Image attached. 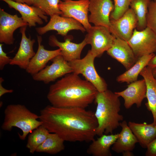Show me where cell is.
Returning a JSON list of instances; mask_svg holds the SVG:
<instances>
[{
    "label": "cell",
    "instance_id": "1",
    "mask_svg": "<svg viewBox=\"0 0 156 156\" xmlns=\"http://www.w3.org/2000/svg\"><path fill=\"white\" fill-rule=\"evenodd\" d=\"M39 119L50 133L70 142H92L98 125L94 113L81 107L48 105L40 110Z\"/></svg>",
    "mask_w": 156,
    "mask_h": 156
},
{
    "label": "cell",
    "instance_id": "2",
    "mask_svg": "<svg viewBox=\"0 0 156 156\" xmlns=\"http://www.w3.org/2000/svg\"><path fill=\"white\" fill-rule=\"evenodd\" d=\"M98 92L90 82L72 73L50 86L47 98L55 107L86 108L95 100Z\"/></svg>",
    "mask_w": 156,
    "mask_h": 156
},
{
    "label": "cell",
    "instance_id": "3",
    "mask_svg": "<svg viewBox=\"0 0 156 156\" xmlns=\"http://www.w3.org/2000/svg\"><path fill=\"white\" fill-rule=\"evenodd\" d=\"M119 97L108 89L98 92L94 100L97 104L94 115L98 123L96 135L100 136L104 133L112 134L123 120V116L119 114L121 107Z\"/></svg>",
    "mask_w": 156,
    "mask_h": 156
},
{
    "label": "cell",
    "instance_id": "4",
    "mask_svg": "<svg viewBox=\"0 0 156 156\" xmlns=\"http://www.w3.org/2000/svg\"><path fill=\"white\" fill-rule=\"evenodd\" d=\"M4 118L1 125L2 129L11 131L13 127L20 129L22 134H18L20 139L25 140L27 135L33 130L42 125L39 116L32 112L24 105L10 104L5 108Z\"/></svg>",
    "mask_w": 156,
    "mask_h": 156
},
{
    "label": "cell",
    "instance_id": "5",
    "mask_svg": "<svg viewBox=\"0 0 156 156\" xmlns=\"http://www.w3.org/2000/svg\"><path fill=\"white\" fill-rule=\"evenodd\" d=\"M95 57L89 50L83 58L68 62L73 73L81 74L86 79L95 87L99 92H102L107 89V85L104 79L97 73L94 65Z\"/></svg>",
    "mask_w": 156,
    "mask_h": 156
},
{
    "label": "cell",
    "instance_id": "6",
    "mask_svg": "<svg viewBox=\"0 0 156 156\" xmlns=\"http://www.w3.org/2000/svg\"><path fill=\"white\" fill-rule=\"evenodd\" d=\"M87 32L84 39L91 45L90 51L95 57H100L112 47L115 38L109 28L103 26H92Z\"/></svg>",
    "mask_w": 156,
    "mask_h": 156
},
{
    "label": "cell",
    "instance_id": "7",
    "mask_svg": "<svg viewBox=\"0 0 156 156\" xmlns=\"http://www.w3.org/2000/svg\"><path fill=\"white\" fill-rule=\"evenodd\" d=\"M127 42L138 59L156 52V34L148 27L141 31L135 28Z\"/></svg>",
    "mask_w": 156,
    "mask_h": 156
},
{
    "label": "cell",
    "instance_id": "8",
    "mask_svg": "<svg viewBox=\"0 0 156 156\" xmlns=\"http://www.w3.org/2000/svg\"><path fill=\"white\" fill-rule=\"evenodd\" d=\"M89 3L90 0H60L58 6L62 16L77 20L87 31L92 26L88 19Z\"/></svg>",
    "mask_w": 156,
    "mask_h": 156
},
{
    "label": "cell",
    "instance_id": "9",
    "mask_svg": "<svg viewBox=\"0 0 156 156\" xmlns=\"http://www.w3.org/2000/svg\"><path fill=\"white\" fill-rule=\"evenodd\" d=\"M51 61L52 62L50 65L46 66L32 76L34 80L48 84L66 74L73 72L72 69L68 62L61 54L56 56Z\"/></svg>",
    "mask_w": 156,
    "mask_h": 156
},
{
    "label": "cell",
    "instance_id": "10",
    "mask_svg": "<svg viewBox=\"0 0 156 156\" xmlns=\"http://www.w3.org/2000/svg\"><path fill=\"white\" fill-rule=\"evenodd\" d=\"M138 20L133 10L129 8L119 18L110 19L109 30L115 38L128 42L131 38L134 29L136 27Z\"/></svg>",
    "mask_w": 156,
    "mask_h": 156
},
{
    "label": "cell",
    "instance_id": "11",
    "mask_svg": "<svg viewBox=\"0 0 156 156\" xmlns=\"http://www.w3.org/2000/svg\"><path fill=\"white\" fill-rule=\"evenodd\" d=\"M36 30L40 35L44 34L50 31L55 30L62 36H66L68 32L72 30H79L82 32L86 31L83 25L77 20L59 15L51 17L47 25L42 27H36Z\"/></svg>",
    "mask_w": 156,
    "mask_h": 156
},
{
    "label": "cell",
    "instance_id": "12",
    "mask_svg": "<svg viewBox=\"0 0 156 156\" xmlns=\"http://www.w3.org/2000/svg\"><path fill=\"white\" fill-rule=\"evenodd\" d=\"M114 9L112 0H90L89 22L94 25L103 26L109 28L110 14Z\"/></svg>",
    "mask_w": 156,
    "mask_h": 156
},
{
    "label": "cell",
    "instance_id": "13",
    "mask_svg": "<svg viewBox=\"0 0 156 156\" xmlns=\"http://www.w3.org/2000/svg\"><path fill=\"white\" fill-rule=\"evenodd\" d=\"M28 25L21 17L16 14L8 13L0 8V42L7 45L13 44L14 31L18 28Z\"/></svg>",
    "mask_w": 156,
    "mask_h": 156
},
{
    "label": "cell",
    "instance_id": "14",
    "mask_svg": "<svg viewBox=\"0 0 156 156\" xmlns=\"http://www.w3.org/2000/svg\"><path fill=\"white\" fill-rule=\"evenodd\" d=\"M6 3L10 8L18 11L23 20L30 27H35L37 24H43L42 20L48 21V17L46 14L38 8L25 3H19L13 0H1Z\"/></svg>",
    "mask_w": 156,
    "mask_h": 156
},
{
    "label": "cell",
    "instance_id": "15",
    "mask_svg": "<svg viewBox=\"0 0 156 156\" xmlns=\"http://www.w3.org/2000/svg\"><path fill=\"white\" fill-rule=\"evenodd\" d=\"M107 52L127 70L131 67L138 59L128 42L119 38H115L112 45Z\"/></svg>",
    "mask_w": 156,
    "mask_h": 156
},
{
    "label": "cell",
    "instance_id": "16",
    "mask_svg": "<svg viewBox=\"0 0 156 156\" xmlns=\"http://www.w3.org/2000/svg\"><path fill=\"white\" fill-rule=\"evenodd\" d=\"M27 26L20 28V31L21 38L18 50L12 60L10 64L18 66L20 68L26 70L31 59L36 53L33 49L35 42L34 39L27 38L25 33Z\"/></svg>",
    "mask_w": 156,
    "mask_h": 156
},
{
    "label": "cell",
    "instance_id": "17",
    "mask_svg": "<svg viewBox=\"0 0 156 156\" xmlns=\"http://www.w3.org/2000/svg\"><path fill=\"white\" fill-rule=\"evenodd\" d=\"M146 83L143 79L131 83L125 90L115 93L123 99L124 106L129 109L134 104L138 108L141 106L143 100L146 98Z\"/></svg>",
    "mask_w": 156,
    "mask_h": 156
},
{
    "label": "cell",
    "instance_id": "18",
    "mask_svg": "<svg viewBox=\"0 0 156 156\" xmlns=\"http://www.w3.org/2000/svg\"><path fill=\"white\" fill-rule=\"evenodd\" d=\"M38 47L34 55L31 59L25 70L26 72L32 76L36 74L46 66L48 62L56 56L61 54L60 48L53 50H49L44 49L42 44V37L37 36Z\"/></svg>",
    "mask_w": 156,
    "mask_h": 156
},
{
    "label": "cell",
    "instance_id": "19",
    "mask_svg": "<svg viewBox=\"0 0 156 156\" xmlns=\"http://www.w3.org/2000/svg\"><path fill=\"white\" fill-rule=\"evenodd\" d=\"M49 44L50 46L59 47L61 50V55L68 62L81 59V51L87 44L84 39L78 44L71 42L69 37L66 38L64 42H60L54 35L50 36Z\"/></svg>",
    "mask_w": 156,
    "mask_h": 156
},
{
    "label": "cell",
    "instance_id": "20",
    "mask_svg": "<svg viewBox=\"0 0 156 156\" xmlns=\"http://www.w3.org/2000/svg\"><path fill=\"white\" fill-rule=\"evenodd\" d=\"M120 126L121 127V131L112 145V149L118 153L132 151L134 148L136 144L138 142L137 139L126 120L120 122Z\"/></svg>",
    "mask_w": 156,
    "mask_h": 156
},
{
    "label": "cell",
    "instance_id": "21",
    "mask_svg": "<svg viewBox=\"0 0 156 156\" xmlns=\"http://www.w3.org/2000/svg\"><path fill=\"white\" fill-rule=\"evenodd\" d=\"M152 70L147 66L143 68L140 75L144 79L146 85V98L147 102L145 105L152 113L153 120V123L156 125V78L152 74Z\"/></svg>",
    "mask_w": 156,
    "mask_h": 156
},
{
    "label": "cell",
    "instance_id": "22",
    "mask_svg": "<svg viewBox=\"0 0 156 156\" xmlns=\"http://www.w3.org/2000/svg\"><path fill=\"white\" fill-rule=\"evenodd\" d=\"M128 124L143 148H146L148 144L156 138V125L153 123L147 124L129 121Z\"/></svg>",
    "mask_w": 156,
    "mask_h": 156
},
{
    "label": "cell",
    "instance_id": "23",
    "mask_svg": "<svg viewBox=\"0 0 156 156\" xmlns=\"http://www.w3.org/2000/svg\"><path fill=\"white\" fill-rule=\"evenodd\" d=\"M119 133L103 134L92 141L87 150V153L93 156H111L110 148L116 140Z\"/></svg>",
    "mask_w": 156,
    "mask_h": 156
},
{
    "label": "cell",
    "instance_id": "24",
    "mask_svg": "<svg viewBox=\"0 0 156 156\" xmlns=\"http://www.w3.org/2000/svg\"><path fill=\"white\" fill-rule=\"evenodd\" d=\"M155 55L154 53H152L139 58L131 67L117 77V81L120 83H130L137 81L141 71L147 66L150 61Z\"/></svg>",
    "mask_w": 156,
    "mask_h": 156
},
{
    "label": "cell",
    "instance_id": "25",
    "mask_svg": "<svg viewBox=\"0 0 156 156\" xmlns=\"http://www.w3.org/2000/svg\"><path fill=\"white\" fill-rule=\"evenodd\" d=\"M64 141L57 134L50 133L45 140L38 148L36 152L56 154L64 150Z\"/></svg>",
    "mask_w": 156,
    "mask_h": 156
},
{
    "label": "cell",
    "instance_id": "26",
    "mask_svg": "<svg viewBox=\"0 0 156 156\" xmlns=\"http://www.w3.org/2000/svg\"><path fill=\"white\" fill-rule=\"evenodd\" d=\"M151 0H131L130 7L138 20L137 29L142 30L146 27V16Z\"/></svg>",
    "mask_w": 156,
    "mask_h": 156
},
{
    "label": "cell",
    "instance_id": "27",
    "mask_svg": "<svg viewBox=\"0 0 156 156\" xmlns=\"http://www.w3.org/2000/svg\"><path fill=\"white\" fill-rule=\"evenodd\" d=\"M50 133L42 125L33 130L28 137L27 148L33 154L38 148L45 140Z\"/></svg>",
    "mask_w": 156,
    "mask_h": 156
},
{
    "label": "cell",
    "instance_id": "28",
    "mask_svg": "<svg viewBox=\"0 0 156 156\" xmlns=\"http://www.w3.org/2000/svg\"><path fill=\"white\" fill-rule=\"evenodd\" d=\"M60 0H35L33 5L51 17L56 15H61L58 7Z\"/></svg>",
    "mask_w": 156,
    "mask_h": 156
},
{
    "label": "cell",
    "instance_id": "29",
    "mask_svg": "<svg viewBox=\"0 0 156 156\" xmlns=\"http://www.w3.org/2000/svg\"><path fill=\"white\" fill-rule=\"evenodd\" d=\"M114 9L110 15V19L116 20L121 17L129 8L131 0H113Z\"/></svg>",
    "mask_w": 156,
    "mask_h": 156
},
{
    "label": "cell",
    "instance_id": "30",
    "mask_svg": "<svg viewBox=\"0 0 156 156\" xmlns=\"http://www.w3.org/2000/svg\"><path fill=\"white\" fill-rule=\"evenodd\" d=\"M146 27L156 34V1H151L146 16Z\"/></svg>",
    "mask_w": 156,
    "mask_h": 156
},
{
    "label": "cell",
    "instance_id": "31",
    "mask_svg": "<svg viewBox=\"0 0 156 156\" xmlns=\"http://www.w3.org/2000/svg\"><path fill=\"white\" fill-rule=\"evenodd\" d=\"M3 44H0V70H3L5 66L8 64H10L12 59L7 56V54L3 50L2 48Z\"/></svg>",
    "mask_w": 156,
    "mask_h": 156
},
{
    "label": "cell",
    "instance_id": "32",
    "mask_svg": "<svg viewBox=\"0 0 156 156\" xmlns=\"http://www.w3.org/2000/svg\"><path fill=\"white\" fill-rule=\"evenodd\" d=\"M145 153L146 156H156V138L147 145Z\"/></svg>",
    "mask_w": 156,
    "mask_h": 156
},
{
    "label": "cell",
    "instance_id": "33",
    "mask_svg": "<svg viewBox=\"0 0 156 156\" xmlns=\"http://www.w3.org/2000/svg\"><path fill=\"white\" fill-rule=\"evenodd\" d=\"M4 80L2 77L0 78V97L7 93H12L14 92L12 89L8 90L2 86V83Z\"/></svg>",
    "mask_w": 156,
    "mask_h": 156
},
{
    "label": "cell",
    "instance_id": "34",
    "mask_svg": "<svg viewBox=\"0 0 156 156\" xmlns=\"http://www.w3.org/2000/svg\"><path fill=\"white\" fill-rule=\"evenodd\" d=\"M147 66L152 69L156 68V55L153 57L149 62Z\"/></svg>",
    "mask_w": 156,
    "mask_h": 156
},
{
    "label": "cell",
    "instance_id": "35",
    "mask_svg": "<svg viewBox=\"0 0 156 156\" xmlns=\"http://www.w3.org/2000/svg\"><path fill=\"white\" fill-rule=\"evenodd\" d=\"M13 1L19 3H25L29 5H33L35 0H13Z\"/></svg>",
    "mask_w": 156,
    "mask_h": 156
},
{
    "label": "cell",
    "instance_id": "36",
    "mask_svg": "<svg viewBox=\"0 0 156 156\" xmlns=\"http://www.w3.org/2000/svg\"><path fill=\"white\" fill-rule=\"evenodd\" d=\"M122 153L123 155L124 156H132L133 155V154L131 151H130L125 152Z\"/></svg>",
    "mask_w": 156,
    "mask_h": 156
},
{
    "label": "cell",
    "instance_id": "37",
    "mask_svg": "<svg viewBox=\"0 0 156 156\" xmlns=\"http://www.w3.org/2000/svg\"><path fill=\"white\" fill-rule=\"evenodd\" d=\"M152 72L154 77L156 78V68L152 69Z\"/></svg>",
    "mask_w": 156,
    "mask_h": 156
},
{
    "label": "cell",
    "instance_id": "38",
    "mask_svg": "<svg viewBox=\"0 0 156 156\" xmlns=\"http://www.w3.org/2000/svg\"><path fill=\"white\" fill-rule=\"evenodd\" d=\"M155 1H156V0H155Z\"/></svg>",
    "mask_w": 156,
    "mask_h": 156
}]
</instances>
